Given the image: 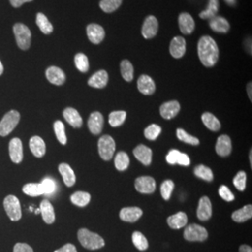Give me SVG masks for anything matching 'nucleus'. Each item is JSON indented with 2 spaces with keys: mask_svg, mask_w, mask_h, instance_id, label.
<instances>
[{
  "mask_svg": "<svg viewBox=\"0 0 252 252\" xmlns=\"http://www.w3.org/2000/svg\"><path fill=\"white\" fill-rule=\"evenodd\" d=\"M198 56L201 63L207 67L216 64L220 52L216 41L209 36H203L198 42Z\"/></svg>",
  "mask_w": 252,
  "mask_h": 252,
  "instance_id": "nucleus-1",
  "label": "nucleus"
},
{
  "mask_svg": "<svg viewBox=\"0 0 252 252\" xmlns=\"http://www.w3.org/2000/svg\"><path fill=\"white\" fill-rule=\"evenodd\" d=\"M78 238L81 246L90 251L99 250L105 246V240L103 239V237H101L99 234L93 233L85 228L79 230Z\"/></svg>",
  "mask_w": 252,
  "mask_h": 252,
  "instance_id": "nucleus-2",
  "label": "nucleus"
},
{
  "mask_svg": "<svg viewBox=\"0 0 252 252\" xmlns=\"http://www.w3.org/2000/svg\"><path fill=\"white\" fill-rule=\"evenodd\" d=\"M13 33L17 45L21 50L27 51L31 45V31L24 24H16L13 27Z\"/></svg>",
  "mask_w": 252,
  "mask_h": 252,
  "instance_id": "nucleus-3",
  "label": "nucleus"
},
{
  "mask_svg": "<svg viewBox=\"0 0 252 252\" xmlns=\"http://www.w3.org/2000/svg\"><path fill=\"white\" fill-rule=\"evenodd\" d=\"M184 238L190 242H204L208 237L207 229L199 224H189L184 230Z\"/></svg>",
  "mask_w": 252,
  "mask_h": 252,
  "instance_id": "nucleus-4",
  "label": "nucleus"
},
{
  "mask_svg": "<svg viewBox=\"0 0 252 252\" xmlns=\"http://www.w3.org/2000/svg\"><path fill=\"white\" fill-rule=\"evenodd\" d=\"M20 121V113L16 110H10L0 122V135L6 136L9 135L17 126Z\"/></svg>",
  "mask_w": 252,
  "mask_h": 252,
  "instance_id": "nucleus-5",
  "label": "nucleus"
},
{
  "mask_svg": "<svg viewBox=\"0 0 252 252\" xmlns=\"http://www.w3.org/2000/svg\"><path fill=\"white\" fill-rule=\"evenodd\" d=\"M116 145L114 139L110 135H105L101 136L98 140V153L100 157L105 160L109 161L113 157L115 153Z\"/></svg>",
  "mask_w": 252,
  "mask_h": 252,
  "instance_id": "nucleus-6",
  "label": "nucleus"
},
{
  "mask_svg": "<svg viewBox=\"0 0 252 252\" xmlns=\"http://www.w3.org/2000/svg\"><path fill=\"white\" fill-rule=\"evenodd\" d=\"M4 208L12 221H17L22 218V210L18 198L14 195H8L4 199Z\"/></svg>",
  "mask_w": 252,
  "mask_h": 252,
  "instance_id": "nucleus-7",
  "label": "nucleus"
},
{
  "mask_svg": "<svg viewBox=\"0 0 252 252\" xmlns=\"http://www.w3.org/2000/svg\"><path fill=\"white\" fill-rule=\"evenodd\" d=\"M135 189L141 193L150 194L154 192L156 189V182L152 177H140L135 180Z\"/></svg>",
  "mask_w": 252,
  "mask_h": 252,
  "instance_id": "nucleus-8",
  "label": "nucleus"
},
{
  "mask_svg": "<svg viewBox=\"0 0 252 252\" xmlns=\"http://www.w3.org/2000/svg\"><path fill=\"white\" fill-rule=\"evenodd\" d=\"M9 157L11 161L15 163H20L23 161L24 153H23V143L20 138H12L9 142Z\"/></svg>",
  "mask_w": 252,
  "mask_h": 252,
  "instance_id": "nucleus-9",
  "label": "nucleus"
},
{
  "mask_svg": "<svg viewBox=\"0 0 252 252\" xmlns=\"http://www.w3.org/2000/svg\"><path fill=\"white\" fill-rule=\"evenodd\" d=\"M159 28L158 20L153 15L148 16L144 21L143 27H142V36H144L146 39L153 38L157 35Z\"/></svg>",
  "mask_w": 252,
  "mask_h": 252,
  "instance_id": "nucleus-10",
  "label": "nucleus"
},
{
  "mask_svg": "<svg viewBox=\"0 0 252 252\" xmlns=\"http://www.w3.org/2000/svg\"><path fill=\"white\" fill-rule=\"evenodd\" d=\"M212 216V204L207 196H203L199 201L197 218L200 220H208Z\"/></svg>",
  "mask_w": 252,
  "mask_h": 252,
  "instance_id": "nucleus-11",
  "label": "nucleus"
},
{
  "mask_svg": "<svg viewBox=\"0 0 252 252\" xmlns=\"http://www.w3.org/2000/svg\"><path fill=\"white\" fill-rule=\"evenodd\" d=\"M87 36L92 43L99 44L105 38L106 33L104 28L99 25L91 24L87 27Z\"/></svg>",
  "mask_w": 252,
  "mask_h": 252,
  "instance_id": "nucleus-12",
  "label": "nucleus"
},
{
  "mask_svg": "<svg viewBox=\"0 0 252 252\" xmlns=\"http://www.w3.org/2000/svg\"><path fill=\"white\" fill-rule=\"evenodd\" d=\"M170 54L176 59L181 58L186 53V40L182 36H175L170 43Z\"/></svg>",
  "mask_w": 252,
  "mask_h": 252,
  "instance_id": "nucleus-13",
  "label": "nucleus"
},
{
  "mask_svg": "<svg viewBox=\"0 0 252 252\" xmlns=\"http://www.w3.org/2000/svg\"><path fill=\"white\" fill-rule=\"evenodd\" d=\"M180 103L176 100L163 103L160 108V113L162 117L165 120H171L178 115L180 112Z\"/></svg>",
  "mask_w": 252,
  "mask_h": 252,
  "instance_id": "nucleus-14",
  "label": "nucleus"
},
{
  "mask_svg": "<svg viewBox=\"0 0 252 252\" xmlns=\"http://www.w3.org/2000/svg\"><path fill=\"white\" fill-rule=\"evenodd\" d=\"M104 126V117L98 112H93L88 120V127L91 133L94 135H99L103 130Z\"/></svg>",
  "mask_w": 252,
  "mask_h": 252,
  "instance_id": "nucleus-15",
  "label": "nucleus"
},
{
  "mask_svg": "<svg viewBox=\"0 0 252 252\" xmlns=\"http://www.w3.org/2000/svg\"><path fill=\"white\" fill-rule=\"evenodd\" d=\"M143 212L139 207H125L120 211V218L126 222H135L138 220Z\"/></svg>",
  "mask_w": 252,
  "mask_h": 252,
  "instance_id": "nucleus-16",
  "label": "nucleus"
},
{
  "mask_svg": "<svg viewBox=\"0 0 252 252\" xmlns=\"http://www.w3.org/2000/svg\"><path fill=\"white\" fill-rule=\"evenodd\" d=\"M47 80L54 85H63L65 81V75L63 70L57 66H50L46 70Z\"/></svg>",
  "mask_w": 252,
  "mask_h": 252,
  "instance_id": "nucleus-17",
  "label": "nucleus"
},
{
  "mask_svg": "<svg viewBox=\"0 0 252 252\" xmlns=\"http://www.w3.org/2000/svg\"><path fill=\"white\" fill-rule=\"evenodd\" d=\"M216 153L220 157H226L232 153V141L228 135L219 136L217 139Z\"/></svg>",
  "mask_w": 252,
  "mask_h": 252,
  "instance_id": "nucleus-18",
  "label": "nucleus"
},
{
  "mask_svg": "<svg viewBox=\"0 0 252 252\" xmlns=\"http://www.w3.org/2000/svg\"><path fill=\"white\" fill-rule=\"evenodd\" d=\"M133 153L135 158L144 165H150L152 163L153 151L149 147L145 145H138Z\"/></svg>",
  "mask_w": 252,
  "mask_h": 252,
  "instance_id": "nucleus-19",
  "label": "nucleus"
},
{
  "mask_svg": "<svg viewBox=\"0 0 252 252\" xmlns=\"http://www.w3.org/2000/svg\"><path fill=\"white\" fill-rule=\"evenodd\" d=\"M179 25H180V31L184 35H189L190 33H192L195 28L194 20L191 17V15L187 12L180 13L179 16Z\"/></svg>",
  "mask_w": 252,
  "mask_h": 252,
  "instance_id": "nucleus-20",
  "label": "nucleus"
},
{
  "mask_svg": "<svg viewBox=\"0 0 252 252\" xmlns=\"http://www.w3.org/2000/svg\"><path fill=\"white\" fill-rule=\"evenodd\" d=\"M137 88L139 92L146 95H151L155 92V83L148 75H141L137 81Z\"/></svg>",
  "mask_w": 252,
  "mask_h": 252,
  "instance_id": "nucleus-21",
  "label": "nucleus"
},
{
  "mask_svg": "<svg viewBox=\"0 0 252 252\" xmlns=\"http://www.w3.org/2000/svg\"><path fill=\"white\" fill-rule=\"evenodd\" d=\"M108 75L106 70H99L94 73L88 81V84L93 88L102 89L107 86Z\"/></svg>",
  "mask_w": 252,
  "mask_h": 252,
  "instance_id": "nucleus-22",
  "label": "nucleus"
},
{
  "mask_svg": "<svg viewBox=\"0 0 252 252\" xmlns=\"http://www.w3.org/2000/svg\"><path fill=\"white\" fill-rule=\"evenodd\" d=\"M29 146H30V150L34 154V156H36L37 158H41L45 155V142L41 137H39L37 135L31 137L30 141H29Z\"/></svg>",
  "mask_w": 252,
  "mask_h": 252,
  "instance_id": "nucleus-23",
  "label": "nucleus"
},
{
  "mask_svg": "<svg viewBox=\"0 0 252 252\" xmlns=\"http://www.w3.org/2000/svg\"><path fill=\"white\" fill-rule=\"evenodd\" d=\"M40 213L42 215V219L47 224H52L55 220V213H54V207L50 203L49 200H43L40 204Z\"/></svg>",
  "mask_w": 252,
  "mask_h": 252,
  "instance_id": "nucleus-24",
  "label": "nucleus"
},
{
  "mask_svg": "<svg viewBox=\"0 0 252 252\" xmlns=\"http://www.w3.org/2000/svg\"><path fill=\"white\" fill-rule=\"evenodd\" d=\"M63 115L65 121L74 128H80L82 126V118L75 108H65L63 110Z\"/></svg>",
  "mask_w": 252,
  "mask_h": 252,
  "instance_id": "nucleus-25",
  "label": "nucleus"
},
{
  "mask_svg": "<svg viewBox=\"0 0 252 252\" xmlns=\"http://www.w3.org/2000/svg\"><path fill=\"white\" fill-rule=\"evenodd\" d=\"M209 27L217 33H227L230 30V25L228 21L220 16H215L209 19Z\"/></svg>",
  "mask_w": 252,
  "mask_h": 252,
  "instance_id": "nucleus-26",
  "label": "nucleus"
},
{
  "mask_svg": "<svg viewBox=\"0 0 252 252\" xmlns=\"http://www.w3.org/2000/svg\"><path fill=\"white\" fill-rule=\"evenodd\" d=\"M61 176L63 177V182L67 187H72L76 183V176L72 168L67 163H61L58 167Z\"/></svg>",
  "mask_w": 252,
  "mask_h": 252,
  "instance_id": "nucleus-27",
  "label": "nucleus"
},
{
  "mask_svg": "<svg viewBox=\"0 0 252 252\" xmlns=\"http://www.w3.org/2000/svg\"><path fill=\"white\" fill-rule=\"evenodd\" d=\"M188 217L184 212H178L175 215H172L167 219V223L172 229H180L187 225Z\"/></svg>",
  "mask_w": 252,
  "mask_h": 252,
  "instance_id": "nucleus-28",
  "label": "nucleus"
},
{
  "mask_svg": "<svg viewBox=\"0 0 252 252\" xmlns=\"http://www.w3.org/2000/svg\"><path fill=\"white\" fill-rule=\"evenodd\" d=\"M252 206L247 205L245 207L234 211L232 214V219L235 222H245L252 219Z\"/></svg>",
  "mask_w": 252,
  "mask_h": 252,
  "instance_id": "nucleus-29",
  "label": "nucleus"
},
{
  "mask_svg": "<svg viewBox=\"0 0 252 252\" xmlns=\"http://www.w3.org/2000/svg\"><path fill=\"white\" fill-rule=\"evenodd\" d=\"M220 9V2L219 0H208V4H207V8L201 11L199 16L201 19H205V20H209V19L213 18L217 16V13Z\"/></svg>",
  "mask_w": 252,
  "mask_h": 252,
  "instance_id": "nucleus-30",
  "label": "nucleus"
},
{
  "mask_svg": "<svg viewBox=\"0 0 252 252\" xmlns=\"http://www.w3.org/2000/svg\"><path fill=\"white\" fill-rule=\"evenodd\" d=\"M202 122L211 131L217 132L220 129V121L210 112H205L202 115Z\"/></svg>",
  "mask_w": 252,
  "mask_h": 252,
  "instance_id": "nucleus-31",
  "label": "nucleus"
},
{
  "mask_svg": "<svg viewBox=\"0 0 252 252\" xmlns=\"http://www.w3.org/2000/svg\"><path fill=\"white\" fill-rule=\"evenodd\" d=\"M36 25L37 27H39L40 31L45 34V35H49L54 31V27L53 25L49 22L48 18L46 17L43 13H37L36 14Z\"/></svg>",
  "mask_w": 252,
  "mask_h": 252,
  "instance_id": "nucleus-32",
  "label": "nucleus"
},
{
  "mask_svg": "<svg viewBox=\"0 0 252 252\" xmlns=\"http://www.w3.org/2000/svg\"><path fill=\"white\" fill-rule=\"evenodd\" d=\"M23 191L29 196H39L44 193V189L41 183H28L23 187Z\"/></svg>",
  "mask_w": 252,
  "mask_h": 252,
  "instance_id": "nucleus-33",
  "label": "nucleus"
},
{
  "mask_svg": "<svg viewBox=\"0 0 252 252\" xmlns=\"http://www.w3.org/2000/svg\"><path fill=\"white\" fill-rule=\"evenodd\" d=\"M71 202L78 207H85L90 203L91 195L85 191H77L71 195Z\"/></svg>",
  "mask_w": 252,
  "mask_h": 252,
  "instance_id": "nucleus-34",
  "label": "nucleus"
},
{
  "mask_svg": "<svg viewBox=\"0 0 252 252\" xmlns=\"http://www.w3.org/2000/svg\"><path fill=\"white\" fill-rule=\"evenodd\" d=\"M126 112L124 110H118V111H112L108 116V123L112 127H118L121 126L126 121Z\"/></svg>",
  "mask_w": 252,
  "mask_h": 252,
  "instance_id": "nucleus-35",
  "label": "nucleus"
},
{
  "mask_svg": "<svg viewBox=\"0 0 252 252\" xmlns=\"http://www.w3.org/2000/svg\"><path fill=\"white\" fill-rule=\"evenodd\" d=\"M132 240L135 248L141 252H144L149 248V242L147 238L145 237L144 234L140 232H137V231L134 232L132 235Z\"/></svg>",
  "mask_w": 252,
  "mask_h": 252,
  "instance_id": "nucleus-36",
  "label": "nucleus"
},
{
  "mask_svg": "<svg viewBox=\"0 0 252 252\" xmlns=\"http://www.w3.org/2000/svg\"><path fill=\"white\" fill-rule=\"evenodd\" d=\"M121 73L126 81L130 82L134 79V66L128 60H124L121 63Z\"/></svg>",
  "mask_w": 252,
  "mask_h": 252,
  "instance_id": "nucleus-37",
  "label": "nucleus"
},
{
  "mask_svg": "<svg viewBox=\"0 0 252 252\" xmlns=\"http://www.w3.org/2000/svg\"><path fill=\"white\" fill-rule=\"evenodd\" d=\"M194 175L201 180L212 181L213 180V172L204 164H199L194 168Z\"/></svg>",
  "mask_w": 252,
  "mask_h": 252,
  "instance_id": "nucleus-38",
  "label": "nucleus"
},
{
  "mask_svg": "<svg viewBox=\"0 0 252 252\" xmlns=\"http://www.w3.org/2000/svg\"><path fill=\"white\" fill-rule=\"evenodd\" d=\"M122 3L123 0H101L99 6L104 12L111 13L119 9Z\"/></svg>",
  "mask_w": 252,
  "mask_h": 252,
  "instance_id": "nucleus-39",
  "label": "nucleus"
},
{
  "mask_svg": "<svg viewBox=\"0 0 252 252\" xmlns=\"http://www.w3.org/2000/svg\"><path fill=\"white\" fill-rule=\"evenodd\" d=\"M130 163V159L127 153L125 152H120L115 157V167L119 171H125Z\"/></svg>",
  "mask_w": 252,
  "mask_h": 252,
  "instance_id": "nucleus-40",
  "label": "nucleus"
},
{
  "mask_svg": "<svg viewBox=\"0 0 252 252\" xmlns=\"http://www.w3.org/2000/svg\"><path fill=\"white\" fill-rule=\"evenodd\" d=\"M75 64L77 68L82 73L87 72L89 70V61L87 56L84 54H77L75 55Z\"/></svg>",
  "mask_w": 252,
  "mask_h": 252,
  "instance_id": "nucleus-41",
  "label": "nucleus"
},
{
  "mask_svg": "<svg viewBox=\"0 0 252 252\" xmlns=\"http://www.w3.org/2000/svg\"><path fill=\"white\" fill-rule=\"evenodd\" d=\"M177 136L180 139V141H183L185 143L189 145H193V146H197L200 143L198 138H196L193 135H190L183 129L179 128L177 130Z\"/></svg>",
  "mask_w": 252,
  "mask_h": 252,
  "instance_id": "nucleus-42",
  "label": "nucleus"
},
{
  "mask_svg": "<svg viewBox=\"0 0 252 252\" xmlns=\"http://www.w3.org/2000/svg\"><path fill=\"white\" fill-rule=\"evenodd\" d=\"M54 132L58 141L62 145L66 144L67 138L65 135V131H64V126L61 121H56L54 125Z\"/></svg>",
  "mask_w": 252,
  "mask_h": 252,
  "instance_id": "nucleus-43",
  "label": "nucleus"
},
{
  "mask_svg": "<svg viewBox=\"0 0 252 252\" xmlns=\"http://www.w3.org/2000/svg\"><path fill=\"white\" fill-rule=\"evenodd\" d=\"M162 128L157 125H151L148 126L144 131L145 137L149 140H155L161 134Z\"/></svg>",
  "mask_w": 252,
  "mask_h": 252,
  "instance_id": "nucleus-44",
  "label": "nucleus"
},
{
  "mask_svg": "<svg viewBox=\"0 0 252 252\" xmlns=\"http://www.w3.org/2000/svg\"><path fill=\"white\" fill-rule=\"evenodd\" d=\"M175 184L170 180H164L161 185V194L164 200H169L171 197L172 191L174 189Z\"/></svg>",
  "mask_w": 252,
  "mask_h": 252,
  "instance_id": "nucleus-45",
  "label": "nucleus"
},
{
  "mask_svg": "<svg viewBox=\"0 0 252 252\" xmlns=\"http://www.w3.org/2000/svg\"><path fill=\"white\" fill-rule=\"evenodd\" d=\"M235 188L238 190L243 191L246 189V183H247V174L245 171H239L233 180Z\"/></svg>",
  "mask_w": 252,
  "mask_h": 252,
  "instance_id": "nucleus-46",
  "label": "nucleus"
},
{
  "mask_svg": "<svg viewBox=\"0 0 252 252\" xmlns=\"http://www.w3.org/2000/svg\"><path fill=\"white\" fill-rule=\"evenodd\" d=\"M219 194L221 198L225 200L227 202H232L234 200V193L225 185L220 186V188L219 189Z\"/></svg>",
  "mask_w": 252,
  "mask_h": 252,
  "instance_id": "nucleus-47",
  "label": "nucleus"
},
{
  "mask_svg": "<svg viewBox=\"0 0 252 252\" xmlns=\"http://www.w3.org/2000/svg\"><path fill=\"white\" fill-rule=\"evenodd\" d=\"M42 186H43V189H44V193L45 194H52L55 191L56 189V184L54 182V180L52 179H44L43 181L41 182Z\"/></svg>",
  "mask_w": 252,
  "mask_h": 252,
  "instance_id": "nucleus-48",
  "label": "nucleus"
},
{
  "mask_svg": "<svg viewBox=\"0 0 252 252\" xmlns=\"http://www.w3.org/2000/svg\"><path fill=\"white\" fill-rule=\"evenodd\" d=\"M180 153L178 150H171L166 155V162L169 164H176L178 162Z\"/></svg>",
  "mask_w": 252,
  "mask_h": 252,
  "instance_id": "nucleus-49",
  "label": "nucleus"
},
{
  "mask_svg": "<svg viewBox=\"0 0 252 252\" xmlns=\"http://www.w3.org/2000/svg\"><path fill=\"white\" fill-rule=\"evenodd\" d=\"M13 252H34L33 249L26 243H17L13 248Z\"/></svg>",
  "mask_w": 252,
  "mask_h": 252,
  "instance_id": "nucleus-50",
  "label": "nucleus"
},
{
  "mask_svg": "<svg viewBox=\"0 0 252 252\" xmlns=\"http://www.w3.org/2000/svg\"><path fill=\"white\" fill-rule=\"evenodd\" d=\"M177 163H179L180 165H183V166H188V165H189V163H190L189 156L187 154H185V153H180Z\"/></svg>",
  "mask_w": 252,
  "mask_h": 252,
  "instance_id": "nucleus-51",
  "label": "nucleus"
},
{
  "mask_svg": "<svg viewBox=\"0 0 252 252\" xmlns=\"http://www.w3.org/2000/svg\"><path fill=\"white\" fill-rule=\"evenodd\" d=\"M54 252H78L76 247L72 244H65L62 248H60L59 250L55 251Z\"/></svg>",
  "mask_w": 252,
  "mask_h": 252,
  "instance_id": "nucleus-52",
  "label": "nucleus"
},
{
  "mask_svg": "<svg viewBox=\"0 0 252 252\" xmlns=\"http://www.w3.org/2000/svg\"><path fill=\"white\" fill-rule=\"evenodd\" d=\"M31 1H33V0H9L11 6L14 7V8H19V7H21L23 4H25V3H27V2H31Z\"/></svg>",
  "mask_w": 252,
  "mask_h": 252,
  "instance_id": "nucleus-53",
  "label": "nucleus"
},
{
  "mask_svg": "<svg viewBox=\"0 0 252 252\" xmlns=\"http://www.w3.org/2000/svg\"><path fill=\"white\" fill-rule=\"evenodd\" d=\"M239 252H252V247L248 245H241L239 247Z\"/></svg>",
  "mask_w": 252,
  "mask_h": 252,
  "instance_id": "nucleus-54",
  "label": "nucleus"
},
{
  "mask_svg": "<svg viewBox=\"0 0 252 252\" xmlns=\"http://www.w3.org/2000/svg\"><path fill=\"white\" fill-rule=\"evenodd\" d=\"M246 46H247V52L250 53V54H252V39L251 38H248L246 40Z\"/></svg>",
  "mask_w": 252,
  "mask_h": 252,
  "instance_id": "nucleus-55",
  "label": "nucleus"
},
{
  "mask_svg": "<svg viewBox=\"0 0 252 252\" xmlns=\"http://www.w3.org/2000/svg\"><path fill=\"white\" fill-rule=\"evenodd\" d=\"M252 83L250 82L247 86V92H248V95H249V98L251 101H252Z\"/></svg>",
  "mask_w": 252,
  "mask_h": 252,
  "instance_id": "nucleus-56",
  "label": "nucleus"
},
{
  "mask_svg": "<svg viewBox=\"0 0 252 252\" xmlns=\"http://www.w3.org/2000/svg\"><path fill=\"white\" fill-rule=\"evenodd\" d=\"M224 1L231 7H234L236 5V0H224Z\"/></svg>",
  "mask_w": 252,
  "mask_h": 252,
  "instance_id": "nucleus-57",
  "label": "nucleus"
},
{
  "mask_svg": "<svg viewBox=\"0 0 252 252\" xmlns=\"http://www.w3.org/2000/svg\"><path fill=\"white\" fill-rule=\"evenodd\" d=\"M3 71H4V67H3V64H2L1 61H0V76L3 74Z\"/></svg>",
  "mask_w": 252,
  "mask_h": 252,
  "instance_id": "nucleus-58",
  "label": "nucleus"
},
{
  "mask_svg": "<svg viewBox=\"0 0 252 252\" xmlns=\"http://www.w3.org/2000/svg\"><path fill=\"white\" fill-rule=\"evenodd\" d=\"M252 151L250 152V162H251V165L252 164Z\"/></svg>",
  "mask_w": 252,
  "mask_h": 252,
  "instance_id": "nucleus-59",
  "label": "nucleus"
},
{
  "mask_svg": "<svg viewBox=\"0 0 252 252\" xmlns=\"http://www.w3.org/2000/svg\"><path fill=\"white\" fill-rule=\"evenodd\" d=\"M38 213H40V209H36V214H38Z\"/></svg>",
  "mask_w": 252,
  "mask_h": 252,
  "instance_id": "nucleus-60",
  "label": "nucleus"
}]
</instances>
